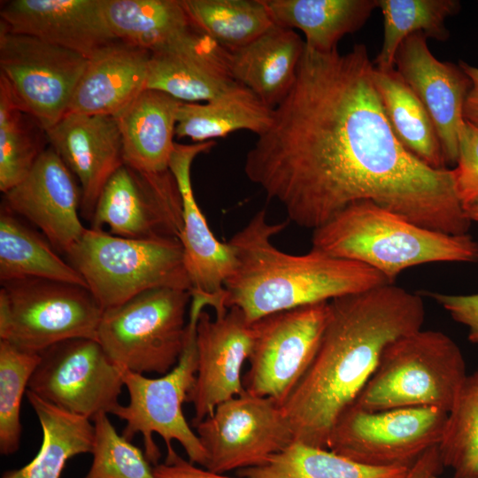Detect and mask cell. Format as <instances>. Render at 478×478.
Here are the masks:
<instances>
[{
	"mask_svg": "<svg viewBox=\"0 0 478 478\" xmlns=\"http://www.w3.org/2000/svg\"><path fill=\"white\" fill-rule=\"evenodd\" d=\"M374 71L364 44L345 54L305 46L290 91L246 154V176L302 227L371 201L416 225L468 234L453 170L432 168L401 144Z\"/></svg>",
	"mask_w": 478,
	"mask_h": 478,
	"instance_id": "cell-1",
	"label": "cell"
},
{
	"mask_svg": "<svg viewBox=\"0 0 478 478\" xmlns=\"http://www.w3.org/2000/svg\"><path fill=\"white\" fill-rule=\"evenodd\" d=\"M316 356L283 403L295 441L328 449L331 430L372 376L385 347L422 328L421 295L394 283L335 298Z\"/></svg>",
	"mask_w": 478,
	"mask_h": 478,
	"instance_id": "cell-2",
	"label": "cell"
},
{
	"mask_svg": "<svg viewBox=\"0 0 478 478\" xmlns=\"http://www.w3.org/2000/svg\"><path fill=\"white\" fill-rule=\"evenodd\" d=\"M287 222L269 223L258 211L227 242L235 267L224 283V306L237 308L251 322L267 315L390 283L362 263L311 249L293 255L280 251L271 238Z\"/></svg>",
	"mask_w": 478,
	"mask_h": 478,
	"instance_id": "cell-3",
	"label": "cell"
},
{
	"mask_svg": "<svg viewBox=\"0 0 478 478\" xmlns=\"http://www.w3.org/2000/svg\"><path fill=\"white\" fill-rule=\"evenodd\" d=\"M312 249L362 263L390 283L412 266L478 261V243L468 234L450 235L416 225L371 201L351 204L314 229Z\"/></svg>",
	"mask_w": 478,
	"mask_h": 478,
	"instance_id": "cell-4",
	"label": "cell"
},
{
	"mask_svg": "<svg viewBox=\"0 0 478 478\" xmlns=\"http://www.w3.org/2000/svg\"><path fill=\"white\" fill-rule=\"evenodd\" d=\"M466 374L457 343L442 331L421 328L385 347L353 405L370 412L434 406L449 412Z\"/></svg>",
	"mask_w": 478,
	"mask_h": 478,
	"instance_id": "cell-5",
	"label": "cell"
},
{
	"mask_svg": "<svg viewBox=\"0 0 478 478\" xmlns=\"http://www.w3.org/2000/svg\"><path fill=\"white\" fill-rule=\"evenodd\" d=\"M65 256L104 310L151 289L191 291L175 237L130 239L90 227Z\"/></svg>",
	"mask_w": 478,
	"mask_h": 478,
	"instance_id": "cell-6",
	"label": "cell"
},
{
	"mask_svg": "<svg viewBox=\"0 0 478 478\" xmlns=\"http://www.w3.org/2000/svg\"><path fill=\"white\" fill-rule=\"evenodd\" d=\"M208 306L204 297H191L188 314L185 344L177 365L167 374L150 378L143 374L123 370L124 386L129 402L120 405L112 414L127 423L121 435L131 441L142 434L144 454L150 463L158 464L160 451L153 439L158 434L164 440L167 454L175 452L172 441H177L186 451L189 460L204 467L207 455L197 435L185 419L182 405L187 402L197 370L196 343L197 325L200 312Z\"/></svg>",
	"mask_w": 478,
	"mask_h": 478,
	"instance_id": "cell-7",
	"label": "cell"
},
{
	"mask_svg": "<svg viewBox=\"0 0 478 478\" xmlns=\"http://www.w3.org/2000/svg\"><path fill=\"white\" fill-rule=\"evenodd\" d=\"M191 293L156 289L104 310L96 341L110 360L134 373L167 374L182 353Z\"/></svg>",
	"mask_w": 478,
	"mask_h": 478,
	"instance_id": "cell-8",
	"label": "cell"
},
{
	"mask_svg": "<svg viewBox=\"0 0 478 478\" xmlns=\"http://www.w3.org/2000/svg\"><path fill=\"white\" fill-rule=\"evenodd\" d=\"M103 312L82 286L42 279L2 283L0 340L35 352L70 339L96 340Z\"/></svg>",
	"mask_w": 478,
	"mask_h": 478,
	"instance_id": "cell-9",
	"label": "cell"
},
{
	"mask_svg": "<svg viewBox=\"0 0 478 478\" xmlns=\"http://www.w3.org/2000/svg\"><path fill=\"white\" fill-rule=\"evenodd\" d=\"M447 415L434 406L370 412L351 405L335 421L328 449L367 466L410 467L438 446Z\"/></svg>",
	"mask_w": 478,
	"mask_h": 478,
	"instance_id": "cell-10",
	"label": "cell"
},
{
	"mask_svg": "<svg viewBox=\"0 0 478 478\" xmlns=\"http://www.w3.org/2000/svg\"><path fill=\"white\" fill-rule=\"evenodd\" d=\"M329 302L275 312L255 321L256 334L243 378L245 390L281 405L319 350Z\"/></svg>",
	"mask_w": 478,
	"mask_h": 478,
	"instance_id": "cell-11",
	"label": "cell"
},
{
	"mask_svg": "<svg viewBox=\"0 0 478 478\" xmlns=\"http://www.w3.org/2000/svg\"><path fill=\"white\" fill-rule=\"evenodd\" d=\"M192 427L207 455L205 468L218 474L262 465L295 442L281 405L247 391Z\"/></svg>",
	"mask_w": 478,
	"mask_h": 478,
	"instance_id": "cell-12",
	"label": "cell"
},
{
	"mask_svg": "<svg viewBox=\"0 0 478 478\" xmlns=\"http://www.w3.org/2000/svg\"><path fill=\"white\" fill-rule=\"evenodd\" d=\"M88 58L1 22L0 70L22 109L47 131L68 112Z\"/></svg>",
	"mask_w": 478,
	"mask_h": 478,
	"instance_id": "cell-13",
	"label": "cell"
},
{
	"mask_svg": "<svg viewBox=\"0 0 478 478\" xmlns=\"http://www.w3.org/2000/svg\"><path fill=\"white\" fill-rule=\"evenodd\" d=\"M27 389L68 412L93 420L120 405L123 370L96 340L75 338L40 352Z\"/></svg>",
	"mask_w": 478,
	"mask_h": 478,
	"instance_id": "cell-14",
	"label": "cell"
},
{
	"mask_svg": "<svg viewBox=\"0 0 478 478\" xmlns=\"http://www.w3.org/2000/svg\"><path fill=\"white\" fill-rule=\"evenodd\" d=\"M91 228L130 239H179L182 204L171 171L149 174L123 164L97 200Z\"/></svg>",
	"mask_w": 478,
	"mask_h": 478,
	"instance_id": "cell-15",
	"label": "cell"
},
{
	"mask_svg": "<svg viewBox=\"0 0 478 478\" xmlns=\"http://www.w3.org/2000/svg\"><path fill=\"white\" fill-rule=\"evenodd\" d=\"M255 334V321L237 308L216 314L215 319L204 310L200 312L196 335L197 370L187 399L194 408L192 426L222 402L246 392L242 370Z\"/></svg>",
	"mask_w": 478,
	"mask_h": 478,
	"instance_id": "cell-16",
	"label": "cell"
},
{
	"mask_svg": "<svg viewBox=\"0 0 478 478\" xmlns=\"http://www.w3.org/2000/svg\"><path fill=\"white\" fill-rule=\"evenodd\" d=\"M214 141L182 144L175 142L169 160L171 171L182 204V227L179 240L182 245L185 267L191 283L190 293L210 297L216 313L224 306V283L233 273L236 260L230 244L212 234L195 198L191 183V165L201 153L208 152Z\"/></svg>",
	"mask_w": 478,
	"mask_h": 478,
	"instance_id": "cell-17",
	"label": "cell"
},
{
	"mask_svg": "<svg viewBox=\"0 0 478 478\" xmlns=\"http://www.w3.org/2000/svg\"><path fill=\"white\" fill-rule=\"evenodd\" d=\"M81 200L74 175L50 146L28 174L4 193L3 204L38 227L66 255L86 230L79 216Z\"/></svg>",
	"mask_w": 478,
	"mask_h": 478,
	"instance_id": "cell-18",
	"label": "cell"
},
{
	"mask_svg": "<svg viewBox=\"0 0 478 478\" xmlns=\"http://www.w3.org/2000/svg\"><path fill=\"white\" fill-rule=\"evenodd\" d=\"M419 97L436 129L446 165L456 164L459 139L465 124L464 104L471 80L457 65L438 60L421 33L399 45L394 67Z\"/></svg>",
	"mask_w": 478,
	"mask_h": 478,
	"instance_id": "cell-19",
	"label": "cell"
},
{
	"mask_svg": "<svg viewBox=\"0 0 478 478\" xmlns=\"http://www.w3.org/2000/svg\"><path fill=\"white\" fill-rule=\"evenodd\" d=\"M229 56L230 50L192 25L165 48L150 52L145 89L185 103L210 101L237 83Z\"/></svg>",
	"mask_w": 478,
	"mask_h": 478,
	"instance_id": "cell-20",
	"label": "cell"
},
{
	"mask_svg": "<svg viewBox=\"0 0 478 478\" xmlns=\"http://www.w3.org/2000/svg\"><path fill=\"white\" fill-rule=\"evenodd\" d=\"M45 136L78 180L81 214L91 221L103 189L124 164L116 120L107 115L68 112L45 131Z\"/></svg>",
	"mask_w": 478,
	"mask_h": 478,
	"instance_id": "cell-21",
	"label": "cell"
},
{
	"mask_svg": "<svg viewBox=\"0 0 478 478\" xmlns=\"http://www.w3.org/2000/svg\"><path fill=\"white\" fill-rule=\"evenodd\" d=\"M1 22L14 34L35 37L88 59L116 41L102 0H12L2 4Z\"/></svg>",
	"mask_w": 478,
	"mask_h": 478,
	"instance_id": "cell-22",
	"label": "cell"
},
{
	"mask_svg": "<svg viewBox=\"0 0 478 478\" xmlns=\"http://www.w3.org/2000/svg\"><path fill=\"white\" fill-rule=\"evenodd\" d=\"M150 52L116 40L88 60L68 112L116 116L145 89Z\"/></svg>",
	"mask_w": 478,
	"mask_h": 478,
	"instance_id": "cell-23",
	"label": "cell"
},
{
	"mask_svg": "<svg viewBox=\"0 0 478 478\" xmlns=\"http://www.w3.org/2000/svg\"><path fill=\"white\" fill-rule=\"evenodd\" d=\"M181 104L162 91L144 89L114 116L121 136L124 164L149 174L170 171Z\"/></svg>",
	"mask_w": 478,
	"mask_h": 478,
	"instance_id": "cell-24",
	"label": "cell"
},
{
	"mask_svg": "<svg viewBox=\"0 0 478 478\" xmlns=\"http://www.w3.org/2000/svg\"><path fill=\"white\" fill-rule=\"evenodd\" d=\"M305 47L294 30L274 25L248 44L230 50L232 77L274 109L295 82Z\"/></svg>",
	"mask_w": 478,
	"mask_h": 478,
	"instance_id": "cell-25",
	"label": "cell"
},
{
	"mask_svg": "<svg viewBox=\"0 0 478 478\" xmlns=\"http://www.w3.org/2000/svg\"><path fill=\"white\" fill-rule=\"evenodd\" d=\"M276 26L298 29L305 46L337 50L338 42L358 31L378 8L377 0H263Z\"/></svg>",
	"mask_w": 478,
	"mask_h": 478,
	"instance_id": "cell-26",
	"label": "cell"
},
{
	"mask_svg": "<svg viewBox=\"0 0 478 478\" xmlns=\"http://www.w3.org/2000/svg\"><path fill=\"white\" fill-rule=\"evenodd\" d=\"M274 109L237 82L215 98L204 103L181 102L177 111L175 135L195 143L212 141L238 130L258 136L271 126Z\"/></svg>",
	"mask_w": 478,
	"mask_h": 478,
	"instance_id": "cell-27",
	"label": "cell"
},
{
	"mask_svg": "<svg viewBox=\"0 0 478 478\" xmlns=\"http://www.w3.org/2000/svg\"><path fill=\"white\" fill-rule=\"evenodd\" d=\"M26 279H42L82 286L81 275L59 256L44 237L23 223L4 204L0 211L1 284Z\"/></svg>",
	"mask_w": 478,
	"mask_h": 478,
	"instance_id": "cell-28",
	"label": "cell"
},
{
	"mask_svg": "<svg viewBox=\"0 0 478 478\" xmlns=\"http://www.w3.org/2000/svg\"><path fill=\"white\" fill-rule=\"evenodd\" d=\"M26 396L42 427V445L28 464L4 473L2 478H59L68 459L92 452L94 424L44 401L29 389Z\"/></svg>",
	"mask_w": 478,
	"mask_h": 478,
	"instance_id": "cell-29",
	"label": "cell"
},
{
	"mask_svg": "<svg viewBox=\"0 0 478 478\" xmlns=\"http://www.w3.org/2000/svg\"><path fill=\"white\" fill-rule=\"evenodd\" d=\"M374 81L387 120L401 144L430 167L448 168L428 112L397 70L374 66Z\"/></svg>",
	"mask_w": 478,
	"mask_h": 478,
	"instance_id": "cell-30",
	"label": "cell"
},
{
	"mask_svg": "<svg viewBox=\"0 0 478 478\" xmlns=\"http://www.w3.org/2000/svg\"><path fill=\"white\" fill-rule=\"evenodd\" d=\"M114 37L150 52L158 51L192 27L181 0H102Z\"/></svg>",
	"mask_w": 478,
	"mask_h": 478,
	"instance_id": "cell-31",
	"label": "cell"
},
{
	"mask_svg": "<svg viewBox=\"0 0 478 478\" xmlns=\"http://www.w3.org/2000/svg\"><path fill=\"white\" fill-rule=\"evenodd\" d=\"M410 467L367 466L295 441L264 464L238 470L237 474L243 478H405Z\"/></svg>",
	"mask_w": 478,
	"mask_h": 478,
	"instance_id": "cell-32",
	"label": "cell"
},
{
	"mask_svg": "<svg viewBox=\"0 0 478 478\" xmlns=\"http://www.w3.org/2000/svg\"><path fill=\"white\" fill-rule=\"evenodd\" d=\"M383 17V41L374 65L380 70L393 69L399 45L409 35L421 33L427 38L446 41L450 32L445 21L461 7L458 0H377Z\"/></svg>",
	"mask_w": 478,
	"mask_h": 478,
	"instance_id": "cell-33",
	"label": "cell"
},
{
	"mask_svg": "<svg viewBox=\"0 0 478 478\" xmlns=\"http://www.w3.org/2000/svg\"><path fill=\"white\" fill-rule=\"evenodd\" d=\"M181 4L195 27L230 50L275 25L263 0H181Z\"/></svg>",
	"mask_w": 478,
	"mask_h": 478,
	"instance_id": "cell-34",
	"label": "cell"
},
{
	"mask_svg": "<svg viewBox=\"0 0 478 478\" xmlns=\"http://www.w3.org/2000/svg\"><path fill=\"white\" fill-rule=\"evenodd\" d=\"M37 127L0 74V190L4 194L28 174L44 150L40 148Z\"/></svg>",
	"mask_w": 478,
	"mask_h": 478,
	"instance_id": "cell-35",
	"label": "cell"
},
{
	"mask_svg": "<svg viewBox=\"0 0 478 478\" xmlns=\"http://www.w3.org/2000/svg\"><path fill=\"white\" fill-rule=\"evenodd\" d=\"M437 447L454 478H478V368L462 382Z\"/></svg>",
	"mask_w": 478,
	"mask_h": 478,
	"instance_id": "cell-36",
	"label": "cell"
},
{
	"mask_svg": "<svg viewBox=\"0 0 478 478\" xmlns=\"http://www.w3.org/2000/svg\"><path fill=\"white\" fill-rule=\"evenodd\" d=\"M40 359V352L0 340V452L3 455L19 450L21 400Z\"/></svg>",
	"mask_w": 478,
	"mask_h": 478,
	"instance_id": "cell-37",
	"label": "cell"
},
{
	"mask_svg": "<svg viewBox=\"0 0 478 478\" xmlns=\"http://www.w3.org/2000/svg\"><path fill=\"white\" fill-rule=\"evenodd\" d=\"M92 420L93 461L83 478H156L144 452L117 433L106 413Z\"/></svg>",
	"mask_w": 478,
	"mask_h": 478,
	"instance_id": "cell-38",
	"label": "cell"
},
{
	"mask_svg": "<svg viewBox=\"0 0 478 478\" xmlns=\"http://www.w3.org/2000/svg\"><path fill=\"white\" fill-rule=\"evenodd\" d=\"M453 168L456 191L464 209L472 202L478 186V127L466 121L459 139V156Z\"/></svg>",
	"mask_w": 478,
	"mask_h": 478,
	"instance_id": "cell-39",
	"label": "cell"
},
{
	"mask_svg": "<svg viewBox=\"0 0 478 478\" xmlns=\"http://www.w3.org/2000/svg\"><path fill=\"white\" fill-rule=\"evenodd\" d=\"M427 296L443 307L453 320L465 326L468 331V340L478 344V294L428 292Z\"/></svg>",
	"mask_w": 478,
	"mask_h": 478,
	"instance_id": "cell-40",
	"label": "cell"
},
{
	"mask_svg": "<svg viewBox=\"0 0 478 478\" xmlns=\"http://www.w3.org/2000/svg\"><path fill=\"white\" fill-rule=\"evenodd\" d=\"M156 478H243L231 477L208 469L196 466L189 460L180 457L176 452L166 456L164 463L153 466Z\"/></svg>",
	"mask_w": 478,
	"mask_h": 478,
	"instance_id": "cell-41",
	"label": "cell"
},
{
	"mask_svg": "<svg viewBox=\"0 0 478 478\" xmlns=\"http://www.w3.org/2000/svg\"><path fill=\"white\" fill-rule=\"evenodd\" d=\"M438 447H433L421 455L410 467L405 478H430L439 474L443 468Z\"/></svg>",
	"mask_w": 478,
	"mask_h": 478,
	"instance_id": "cell-42",
	"label": "cell"
},
{
	"mask_svg": "<svg viewBox=\"0 0 478 478\" xmlns=\"http://www.w3.org/2000/svg\"><path fill=\"white\" fill-rule=\"evenodd\" d=\"M459 66L470 78L472 85L464 104V119L478 127V67L459 60Z\"/></svg>",
	"mask_w": 478,
	"mask_h": 478,
	"instance_id": "cell-43",
	"label": "cell"
},
{
	"mask_svg": "<svg viewBox=\"0 0 478 478\" xmlns=\"http://www.w3.org/2000/svg\"><path fill=\"white\" fill-rule=\"evenodd\" d=\"M465 211L471 221L478 222V202L466 207Z\"/></svg>",
	"mask_w": 478,
	"mask_h": 478,
	"instance_id": "cell-44",
	"label": "cell"
},
{
	"mask_svg": "<svg viewBox=\"0 0 478 478\" xmlns=\"http://www.w3.org/2000/svg\"><path fill=\"white\" fill-rule=\"evenodd\" d=\"M476 202H478V186H477V188H476V189H475V192H474V198H473V203H472V204H474V203H476ZM469 206H470V205H469Z\"/></svg>",
	"mask_w": 478,
	"mask_h": 478,
	"instance_id": "cell-45",
	"label": "cell"
},
{
	"mask_svg": "<svg viewBox=\"0 0 478 478\" xmlns=\"http://www.w3.org/2000/svg\"><path fill=\"white\" fill-rule=\"evenodd\" d=\"M430 478H441V477H439L438 474H436V475H433V476L430 477Z\"/></svg>",
	"mask_w": 478,
	"mask_h": 478,
	"instance_id": "cell-46",
	"label": "cell"
}]
</instances>
